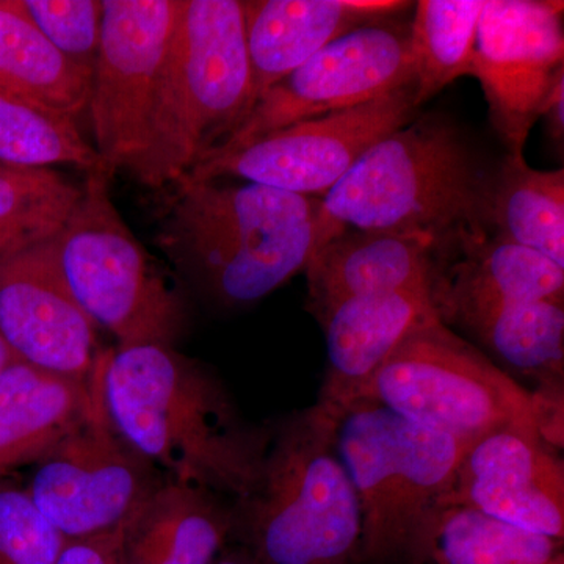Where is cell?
Masks as SVG:
<instances>
[{"instance_id":"obj_28","label":"cell","mask_w":564,"mask_h":564,"mask_svg":"<svg viewBox=\"0 0 564 564\" xmlns=\"http://www.w3.org/2000/svg\"><path fill=\"white\" fill-rule=\"evenodd\" d=\"M436 556L443 564H564V547L562 540L467 508H448L441 519Z\"/></svg>"},{"instance_id":"obj_8","label":"cell","mask_w":564,"mask_h":564,"mask_svg":"<svg viewBox=\"0 0 564 564\" xmlns=\"http://www.w3.org/2000/svg\"><path fill=\"white\" fill-rule=\"evenodd\" d=\"M110 177L88 173L79 202L52 239L74 299L118 348L169 345L188 323V303L115 207Z\"/></svg>"},{"instance_id":"obj_18","label":"cell","mask_w":564,"mask_h":564,"mask_svg":"<svg viewBox=\"0 0 564 564\" xmlns=\"http://www.w3.org/2000/svg\"><path fill=\"white\" fill-rule=\"evenodd\" d=\"M393 0H250L243 2L256 102L333 41L406 9ZM251 111V110H250Z\"/></svg>"},{"instance_id":"obj_10","label":"cell","mask_w":564,"mask_h":564,"mask_svg":"<svg viewBox=\"0 0 564 564\" xmlns=\"http://www.w3.org/2000/svg\"><path fill=\"white\" fill-rule=\"evenodd\" d=\"M88 381L90 413L35 464L28 488L41 513L66 540L117 529L165 484L111 425L93 373Z\"/></svg>"},{"instance_id":"obj_17","label":"cell","mask_w":564,"mask_h":564,"mask_svg":"<svg viewBox=\"0 0 564 564\" xmlns=\"http://www.w3.org/2000/svg\"><path fill=\"white\" fill-rule=\"evenodd\" d=\"M430 299L440 321L500 303L564 302V269L491 232L466 236L437 256Z\"/></svg>"},{"instance_id":"obj_27","label":"cell","mask_w":564,"mask_h":564,"mask_svg":"<svg viewBox=\"0 0 564 564\" xmlns=\"http://www.w3.org/2000/svg\"><path fill=\"white\" fill-rule=\"evenodd\" d=\"M80 195L54 169L0 166V259L54 239Z\"/></svg>"},{"instance_id":"obj_13","label":"cell","mask_w":564,"mask_h":564,"mask_svg":"<svg viewBox=\"0 0 564 564\" xmlns=\"http://www.w3.org/2000/svg\"><path fill=\"white\" fill-rule=\"evenodd\" d=\"M469 76L480 82L508 152L524 154L545 101L564 79L563 2L485 0Z\"/></svg>"},{"instance_id":"obj_23","label":"cell","mask_w":564,"mask_h":564,"mask_svg":"<svg viewBox=\"0 0 564 564\" xmlns=\"http://www.w3.org/2000/svg\"><path fill=\"white\" fill-rule=\"evenodd\" d=\"M489 232L529 248L564 269V172H541L507 152L489 177Z\"/></svg>"},{"instance_id":"obj_19","label":"cell","mask_w":564,"mask_h":564,"mask_svg":"<svg viewBox=\"0 0 564 564\" xmlns=\"http://www.w3.org/2000/svg\"><path fill=\"white\" fill-rule=\"evenodd\" d=\"M434 252L425 237L344 229L315 248L307 261V307L318 321L356 296L430 289Z\"/></svg>"},{"instance_id":"obj_1","label":"cell","mask_w":564,"mask_h":564,"mask_svg":"<svg viewBox=\"0 0 564 564\" xmlns=\"http://www.w3.org/2000/svg\"><path fill=\"white\" fill-rule=\"evenodd\" d=\"M111 425L166 481L237 503L259 478L272 429L245 422L217 375L169 345L99 351L93 367Z\"/></svg>"},{"instance_id":"obj_34","label":"cell","mask_w":564,"mask_h":564,"mask_svg":"<svg viewBox=\"0 0 564 564\" xmlns=\"http://www.w3.org/2000/svg\"><path fill=\"white\" fill-rule=\"evenodd\" d=\"M14 359L17 358H14L13 351L10 350L9 344L6 343L2 334H0V375L3 373V370H6Z\"/></svg>"},{"instance_id":"obj_33","label":"cell","mask_w":564,"mask_h":564,"mask_svg":"<svg viewBox=\"0 0 564 564\" xmlns=\"http://www.w3.org/2000/svg\"><path fill=\"white\" fill-rule=\"evenodd\" d=\"M214 564H263L254 554H251L243 545L225 549Z\"/></svg>"},{"instance_id":"obj_9","label":"cell","mask_w":564,"mask_h":564,"mask_svg":"<svg viewBox=\"0 0 564 564\" xmlns=\"http://www.w3.org/2000/svg\"><path fill=\"white\" fill-rule=\"evenodd\" d=\"M414 84L361 106L295 122L228 154L212 155L184 180H237L323 198L375 143L413 121Z\"/></svg>"},{"instance_id":"obj_7","label":"cell","mask_w":564,"mask_h":564,"mask_svg":"<svg viewBox=\"0 0 564 564\" xmlns=\"http://www.w3.org/2000/svg\"><path fill=\"white\" fill-rule=\"evenodd\" d=\"M359 402L381 404L466 444L513 425L540 426L552 444H562V408L544 402L440 317L404 337Z\"/></svg>"},{"instance_id":"obj_5","label":"cell","mask_w":564,"mask_h":564,"mask_svg":"<svg viewBox=\"0 0 564 564\" xmlns=\"http://www.w3.org/2000/svg\"><path fill=\"white\" fill-rule=\"evenodd\" d=\"M337 423L314 403L274 425L254 491L232 503L234 540L263 564H358L361 510Z\"/></svg>"},{"instance_id":"obj_12","label":"cell","mask_w":564,"mask_h":564,"mask_svg":"<svg viewBox=\"0 0 564 564\" xmlns=\"http://www.w3.org/2000/svg\"><path fill=\"white\" fill-rule=\"evenodd\" d=\"M411 84L410 24L386 20L364 25L333 41L278 82L207 158L228 154L267 133L361 106Z\"/></svg>"},{"instance_id":"obj_2","label":"cell","mask_w":564,"mask_h":564,"mask_svg":"<svg viewBox=\"0 0 564 564\" xmlns=\"http://www.w3.org/2000/svg\"><path fill=\"white\" fill-rule=\"evenodd\" d=\"M232 181L174 184L155 243L203 299L243 307L304 272L317 243L321 198Z\"/></svg>"},{"instance_id":"obj_25","label":"cell","mask_w":564,"mask_h":564,"mask_svg":"<svg viewBox=\"0 0 564 564\" xmlns=\"http://www.w3.org/2000/svg\"><path fill=\"white\" fill-rule=\"evenodd\" d=\"M485 0H421L410 24L415 104L469 76Z\"/></svg>"},{"instance_id":"obj_21","label":"cell","mask_w":564,"mask_h":564,"mask_svg":"<svg viewBox=\"0 0 564 564\" xmlns=\"http://www.w3.org/2000/svg\"><path fill=\"white\" fill-rule=\"evenodd\" d=\"M90 381L20 359L0 375V478L36 464L90 413Z\"/></svg>"},{"instance_id":"obj_16","label":"cell","mask_w":564,"mask_h":564,"mask_svg":"<svg viewBox=\"0 0 564 564\" xmlns=\"http://www.w3.org/2000/svg\"><path fill=\"white\" fill-rule=\"evenodd\" d=\"M434 317L429 288L356 296L332 307L318 318L328 359L315 403L339 422L404 337Z\"/></svg>"},{"instance_id":"obj_29","label":"cell","mask_w":564,"mask_h":564,"mask_svg":"<svg viewBox=\"0 0 564 564\" xmlns=\"http://www.w3.org/2000/svg\"><path fill=\"white\" fill-rule=\"evenodd\" d=\"M66 61L90 74L101 40L102 0H2Z\"/></svg>"},{"instance_id":"obj_32","label":"cell","mask_w":564,"mask_h":564,"mask_svg":"<svg viewBox=\"0 0 564 564\" xmlns=\"http://www.w3.org/2000/svg\"><path fill=\"white\" fill-rule=\"evenodd\" d=\"M540 120L544 121V131L555 148L563 150L564 143V79L560 80L545 101Z\"/></svg>"},{"instance_id":"obj_22","label":"cell","mask_w":564,"mask_h":564,"mask_svg":"<svg viewBox=\"0 0 564 564\" xmlns=\"http://www.w3.org/2000/svg\"><path fill=\"white\" fill-rule=\"evenodd\" d=\"M469 333L508 375L534 381V393L563 410L564 306L562 302L500 303L470 311L447 326ZM513 377V375H511Z\"/></svg>"},{"instance_id":"obj_35","label":"cell","mask_w":564,"mask_h":564,"mask_svg":"<svg viewBox=\"0 0 564 564\" xmlns=\"http://www.w3.org/2000/svg\"><path fill=\"white\" fill-rule=\"evenodd\" d=\"M429 564H443L440 562V558H437V556H434V560L432 563H429Z\"/></svg>"},{"instance_id":"obj_4","label":"cell","mask_w":564,"mask_h":564,"mask_svg":"<svg viewBox=\"0 0 564 564\" xmlns=\"http://www.w3.org/2000/svg\"><path fill=\"white\" fill-rule=\"evenodd\" d=\"M251 110L243 2L181 0L147 144L129 173L163 188L191 174Z\"/></svg>"},{"instance_id":"obj_24","label":"cell","mask_w":564,"mask_h":564,"mask_svg":"<svg viewBox=\"0 0 564 564\" xmlns=\"http://www.w3.org/2000/svg\"><path fill=\"white\" fill-rule=\"evenodd\" d=\"M0 91L76 118L87 109L90 74L66 61L0 0Z\"/></svg>"},{"instance_id":"obj_20","label":"cell","mask_w":564,"mask_h":564,"mask_svg":"<svg viewBox=\"0 0 564 564\" xmlns=\"http://www.w3.org/2000/svg\"><path fill=\"white\" fill-rule=\"evenodd\" d=\"M232 533V502L165 480L124 522L121 564H214Z\"/></svg>"},{"instance_id":"obj_31","label":"cell","mask_w":564,"mask_h":564,"mask_svg":"<svg viewBox=\"0 0 564 564\" xmlns=\"http://www.w3.org/2000/svg\"><path fill=\"white\" fill-rule=\"evenodd\" d=\"M124 524L95 536L68 540L58 564H121Z\"/></svg>"},{"instance_id":"obj_11","label":"cell","mask_w":564,"mask_h":564,"mask_svg":"<svg viewBox=\"0 0 564 564\" xmlns=\"http://www.w3.org/2000/svg\"><path fill=\"white\" fill-rule=\"evenodd\" d=\"M181 0H102L101 40L90 76L93 139L113 177L144 150L155 87Z\"/></svg>"},{"instance_id":"obj_15","label":"cell","mask_w":564,"mask_h":564,"mask_svg":"<svg viewBox=\"0 0 564 564\" xmlns=\"http://www.w3.org/2000/svg\"><path fill=\"white\" fill-rule=\"evenodd\" d=\"M55 259L52 239L0 259V334L14 358L88 381L102 350Z\"/></svg>"},{"instance_id":"obj_36","label":"cell","mask_w":564,"mask_h":564,"mask_svg":"<svg viewBox=\"0 0 564 564\" xmlns=\"http://www.w3.org/2000/svg\"><path fill=\"white\" fill-rule=\"evenodd\" d=\"M0 166H2V163H0Z\"/></svg>"},{"instance_id":"obj_14","label":"cell","mask_w":564,"mask_h":564,"mask_svg":"<svg viewBox=\"0 0 564 564\" xmlns=\"http://www.w3.org/2000/svg\"><path fill=\"white\" fill-rule=\"evenodd\" d=\"M445 508L563 541L564 464L540 426H505L469 444Z\"/></svg>"},{"instance_id":"obj_26","label":"cell","mask_w":564,"mask_h":564,"mask_svg":"<svg viewBox=\"0 0 564 564\" xmlns=\"http://www.w3.org/2000/svg\"><path fill=\"white\" fill-rule=\"evenodd\" d=\"M0 163L17 169L73 165L87 174L104 172L98 152L73 117L6 91H0Z\"/></svg>"},{"instance_id":"obj_6","label":"cell","mask_w":564,"mask_h":564,"mask_svg":"<svg viewBox=\"0 0 564 564\" xmlns=\"http://www.w3.org/2000/svg\"><path fill=\"white\" fill-rule=\"evenodd\" d=\"M469 444L359 402L337 423V448L359 510L358 564H429Z\"/></svg>"},{"instance_id":"obj_30","label":"cell","mask_w":564,"mask_h":564,"mask_svg":"<svg viewBox=\"0 0 564 564\" xmlns=\"http://www.w3.org/2000/svg\"><path fill=\"white\" fill-rule=\"evenodd\" d=\"M66 543L28 489L0 486V564H58Z\"/></svg>"},{"instance_id":"obj_3","label":"cell","mask_w":564,"mask_h":564,"mask_svg":"<svg viewBox=\"0 0 564 564\" xmlns=\"http://www.w3.org/2000/svg\"><path fill=\"white\" fill-rule=\"evenodd\" d=\"M489 177L454 122L425 115L375 143L321 198L315 248L362 229L425 237L436 258L489 232Z\"/></svg>"}]
</instances>
